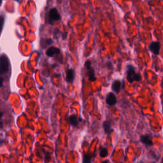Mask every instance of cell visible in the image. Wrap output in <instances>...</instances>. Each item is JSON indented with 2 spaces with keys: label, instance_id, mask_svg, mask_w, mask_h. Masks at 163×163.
Segmentation results:
<instances>
[{
  "label": "cell",
  "instance_id": "obj_1",
  "mask_svg": "<svg viewBox=\"0 0 163 163\" xmlns=\"http://www.w3.org/2000/svg\"><path fill=\"white\" fill-rule=\"evenodd\" d=\"M126 78L129 83L139 82L141 79V75L135 72V68L131 64H127L126 67Z\"/></svg>",
  "mask_w": 163,
  "mask_h": 163
},
{
  "label": "cell",
  "instance_id": "obj_2",
  "mask_svg": "<svg viewBox=\"0 0 163 163\" xmlns=\"http://www.w3.org/2000/svg\"><path fill=\"white\" fill-rule=\"evenodd\" d=\"M84 66L87 70V75L88 77L89 80L91 82H95L96 80V77L95 75L94 70L92 67L91 61L90 60H87L85 62Z\"/></svg>",
  "mask_w": 163,
  "mask_h": 163
},
{
  "label": "cell",
  "instance_id": "obj_3",
  "mask_svg": "<svg viewBox=\"0 0 163 163\" xmlns=\"http://www.w3.org/2000/svg\"><path fill=\"white\" fill-rule=\"evenodd\" d=\"M9 68V61L7 56L0 57V74L3 75L7 73Z\"/></svg>",
  "mask_w": 163,
  "mask_h": 163
},
{
  "label": "cell",
  "instance_id": "obj_4",
  "mask_svg": "<svg viewBox=\"0 0 163 163\" xmlns=\"http://www.w3.org/2000/svg\"><path fill=\"white\" fill-rule=\"evenodd\" d=\"M106 103L110 106L116 105L117 103V97L113 92H108L106 96Z\"/></svg>",
  "mask_w": 163,
  "mask_h": 163
},
{
  "label": "cell",
  "instance_id": "obj_5",
  "mask_svg": "<svg viewBox=\"0 0 163 163\" xmlns=\"http://www.w3.org/2000/svg\"><path fill=\"white\" fill-rule=\"evenodd\" d=\"M124 88V83L120 80H115L111 84V90L116 94H119Z\"/></svg>",
  "mask_w": 163,
  "mask_h": 163
},
{
  "label": "cell",
  "instance_id": "obj_6",
  "mask_svg": "<svg viewBox=\"0 0 163 163\" xmlns=\"http://www.w3.org/2000/svg\"><path fill=\"white\" fill-rule=\"evenodd\" d=\"M149 48L155 56H159L161 49V44L159 42H152L150 44Z\"/></svg>",
  "mask_w": 163,
  "mask_h": 163
},
{
  "label": "cell",
  "instance_id": "obj_7",
  "mask_svg": "<svg viewBox=\"0 0 163 163\" xmlns=\"http://www.w3.org/2000/svg\"><path fill=\"white\" fill-rule=\"evenodd\" d=\"M140 141L145 145L146 146H151L153 145V141H152V137L151 136V135H141L140 136Z\"/></svg>",
  "mask_w": 163,
  "mask_h": 163
},
{
  "label": "cell",
  "instance_id": "obj_8",
  "mask_svg": "<svg viewBox=\"0 0 163 163\" xmlns=\"http://www.w3.org/2000/svg\"><path fill=\"white\" fill-rule=\"evenodd\" d=\"M48 15L52 21H59L61 19L60 14L56 8H53L50 10Z\"/></svg>",
  "mask_w": 163,
  "mask_h": 163
},
{
  "label": "cell",
  "instance_id": "obj_9",
  "mask_svg": "<svg viewBox=\"0 0 163 163\" xmlns=\"http://www.w3.org/2000/svg\"><path fill=\"white\" fill-rule=\"evenodd\" d=\"M66 80L68 83H73L75 78V72L73 69L70 68L67 70Z\"/></svg>",
  "mask_w": 163,
  "mask_h": 163
},
{
  "label": "cell",
  "instance_id": "obj_10",
  "mask_svg": "<svg viewBox=\"0 0 163 163\" xmlns=\"http://www.w3.org/2000/svg\"><path fill=\"white\" fill-rule=\"evenodd\" d=\"M83 119L79 117H77V116L75 115V114H73V115L70 116L69 117V121L71 124V125H72L74 127H78V123L81 121H82Z\"/></svg>",
  "mask_w": 163,
  "mask_h": 163
},
{
  "label": "cell",
  "instance_id": "obj_11",
  "mask_svg": "<svg viewBox=\"0 0 163 163\" xmlns=\"http://www.w3.org/2000/svg\"><path fill=\"white\" fill-rule=\"evenodd\" d=\"M103 127L105 133L108 135H110L113 131V129L111 127L110 122L107 121H105L103 122Z\"/></svg>",
  "mask_w": 163,
  "mask_h": 163
},
{
  "label": "cell",
  "instance_id": "obj_12",
  "mask_svg": "<svg viewBox=\"0 0 163 163\" xmlns=\"http://www.w3.org/2000/svg\"><path fill=\"white\" fill-rule=\"evenodd\" d=\"M61 52L59 48L54 47H50L47 51V55L49 57H53L55 55L59 54Z\"/></svg>",
  "mask_w": 163,
  "mask_h": 163
},
{
  "label": "cell",
  "instance_id": "obj_13",
  "mask_svg": "<svg viewBox=\"0 0 163 163\" xmlns=\"http://www.w3.org/2000/svg\"><path fill=\"white\" fill-rule=\"evenodd\" d=\"M92 155L90 152L85 153L84 154L83 157V161L82 163H91V159H92Z\"/></svg>",
  "mask_w": 163,
  "mask_h": 163
},
{
  "label": "cell",
  "instance_id": "obj_14",
  "mask_svg": "<svg viewBox=\"0 0 163 163\" xmlns=\"http://www.w3.org/2000/svg\"><path fill=\"white\" fill-rule=\"evenodd\" d=\"M108 151H107V149H105V148H103V149L101 150L100 153V156L101 157H103V158L106 157L108 156Z\"/></svg>",
  "mask_w": 163,
  "mask_h": 163
},
{
  "label": "cell",
  "instance_id": "obj_15",
  "mask_svg": "<svg viewBox=\"0 0 163 163\" xmlns=\"http://www.w3.org/2000/svg\"><path fill=\"white\" fill-rule=\"evenodd\" d=\"M3 24H4V19L3 17L0 16V32L2 31L3 27Z\"/></svg>",
  "mask_w": 163,
  "mask_h": 163
},
{
  "label": "cell",
  "instance_id": "obj_16",
  "mask_svg": "<svg viewBox=\"0 0 163 163\" xmlns=\"http://www.w3.org/2000/svg\"><path fill=\"white\" fill-rule=\"evenodd\" d=\"M3 116V113L2 111H0V127H3V123L1 121L2 117Z\"/></svg>",
  "mask_w": 163,
  "mask_h": 163
},
{
  "label": "cell",
  "instance_id": "obj_17",
  "mask_svg": "<svg viewBox=\"0 0 163 163\" xmlns=\"http://www.w3.org/2000/svg\"><path fill=\"white\" fill-rule=\"evenodd\" d=\"M3 78H2V77H0V87L1 86H2V85H3Z\"/></svg>",
  "mask_w": 163,
  "mask_h": 163
},
{
  "label": "cell",
  "instance_id": "obj_18",
  "mask_svg": "<svg viewBox=\"0 0 163 163\" xmlns=\"http://www.w3.org/2000/svg\"><path fill=\"white\" fill-rule=\"evenodd\" d=\"M102 163H111V162L109 161V160H106V161H104Z\"/></svg>",
  "mask_w": 163,
  "mask_h": 163
},
{
  "label": "cell",
  "instance_id": "obj_19",
  "mask_svg": "<svg viewBox=\"0 0 163 163\" xmlns=\"http://www.w3.org/2000/svg\"><path fill=\"white\" fill-rule=\"evenodd\" d=\"M4 140H0V146H1L3 143H4Z\"/></svg>",
  "mask_w": 163,
  "mask_h": 163
},
{
  "label": "cell",
  "instance_id": "obj_20",
  "mask_svg": "<svg viewBox=\"0 0 163 163\" xmlns=\"http://www.w3.org/2000/svg\"><path fill=\"white\" fill-rule=\"evenodd\" d=\"M2 4V0H0V6H1Z\"/></svg>",
  "mask_w": 163,
  "mask_h": 163
},
{
  "label": "cell",
  "instance_id": "obj_21",
  "mask_svg": "<svg viewBox=\"0 0 163 163\" xmlns=\"http://www.w3.org/2000/svg\"><path fill=\"white\" fill-rule=\"evenodd\" d=\"M162 163H163V157H162Z\"/></svg>",
  "mask_w": 163,
  "mask_h": 163
}]
</instances>
